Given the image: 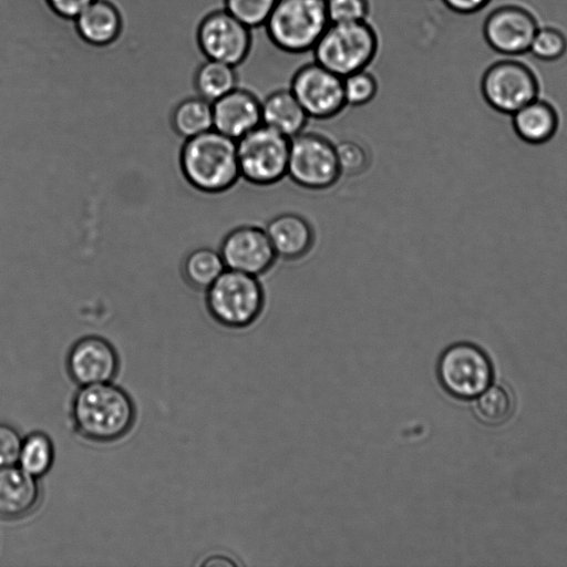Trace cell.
<instances>
[{
	"mask_svg": "<svg viewBox=\"0 0 567 567\" xmlns=\"http://www.w3.org/2000/svg\"><path fill=\"white\" fill-rule=\"evenodd\" d=\"M70 416L80 437L105 444L132 430L136 409L130 394L110 381L80 386L72 398Z\"/></svg>",
	"mask_w": 567,
	"mask_h": 567,
	"instance_id": "6da1fadb",
	"label": "cell"
},
{
	"mask_svg": "<svg viewBox=\"0 0 567 567\" xmlns=\"http://www.w3.org/2000/svg\"><path fill=\"white\" fill-rule=\"evenodd\" d=\"M178 163L185 181L206 195L224 194L240 179L236 141L214 128L185 140Z\"/></svg>",
	"mask_w": 567,
	"mask_h": 567,
	"instance_id": "7a4b0ae2",
	"label": "cell"
},
{
	"mask_svg": "<svg viewBox=\"0 0 567 567\" xmlns=\"http://www.w3.org/2000/svg\"><path fill=\"white\" fill-rule=\"evenodd\" d=\"M266 295L259 277L225 269L205 290L210 318L228 329H244L261 316Z\"/></svg>",
	"mask_w": 567,
	"mask_h": 567,
	"instance_id": "3957f363",
	"label": "cell"
},
{
	"mask_svg": "<svg viewBox=\"0 0 567 567\" xmlns=\"http://www.w3.org/2000/svg\"><path fill=\"white\" fill-rule=\"evenodd\" d=\"M379 47L378 32L368 20L330 22L311 52L316 62L343 78L368 69Z\"/></svg>",
	"mask_w": 567,
	"mask_h": 567,
	"instance_id": "277c9868",
	"label": "cell"
},
{
	"mask_svg": "<svg viewBox=\"0 0 567 567\" xmlns=\"http://www.w3.org/2000/svg\"><path fill=\"white\" fill-rule=\"evenodd\" d=\"M329 24L326 0H278L264 28L278 50L300 54L312 51Z\"/></svg>",
	"mask_w": 567,
	"mask_h": 567,
	"instance_id": "5b68a950",
	"label": "cell"
},
{
	"mask_svg": "<svg viewBox=\"0 0 567 567\" xmlns=\"http://www.w3.org/2000/svg\"><path fill=\"white\" fill-rule=\"evenodd\" d=\"M240 178L260 187L287 176L290 138L260 124L236 141Z\"/></svg>",
	"mask_w": 567,
	"mask_h": 567,
	"instance_id": "8992f818",
	"label": "cell"
},
{
	"mask_svg": "<svg viewBox=\"0 0 567 567\" xmlns=\"http://www.w3.org/2000/svg\"><path fill=\"white\" fill-rule=\"evenodd\" d=\"M287 177L308 190H324L341 177L336 144L316 132H301L290 138Z\"/></svg>",
	"mask_w": 567,
	"mask_h": 567,
	"instance_id": "52a82bcc",
	"label": "cell"
},
{
	"mask_svg": "<svg viewBox=\"0 0 567 567\" xmlns=\"http://www.w3.org/2000/svg\"><path fill=\"white\" fill-rule=\"evenodd\" d=\"M436 374L440 384L450 395L472 400L492 384L493 367L480 347L457 342L440 355Z\"/></svg>",
	"mask_w": 567,
	"mask_h": 567,
	"instance_id": "ba28073f",
	"label": "cell"
},
{
	"mask_svg": "<svg viewBox=\"0 0 567 567\" xmlns=\"http://www.w3.org/2000/svg\"><path fill=\"white\" fill-rule=\"evenodd\" d=\"M481 91L486 103L496 112L512 115L538 97L539 84L534 72L524 63L502 60L484 72Z\"/></svg>",
	"mask_w": 567,
	"mask_h": 567,
	"instance_id": "9c48e42d",
	"label": "cell"
},
{
	"mask_svg": "<svg viewBox=\"0 0 567 567\" xmlns=\"http://www.w3.org/2000/svg\"><path fill=\"white\" fill-rule=\"evenodd\" d=\"M289 89L309 118L330 120L347 106L342 78L315 60L296 70Z\"/></svg>",
	"mask_w": 567,
	"mask_h": 567,
	"instance_id": "30bf717a",
	"label": "cell"
},
{
	"mask_svg": "<svg viewBox=\"0 0 567 567\" xmlns=\"http://www.w3.org/2000/svg\"><path fill=\"white\" fill-rule=\"evenodd\" d=\"M197 43L206 59L238 68L251 52L252 30L220 8L200 21Z\"/></svg>",
	"mask_w": 567,
	"mask_h": 567,
	"instance_id": "8fae6325",
	"label": "cell"
},
{
	"mask_svg": "<svg viewBox=\"0 0 567 567\" xmlns=\"http://www.w3.org/2000/svg\"><path fill=\"white\" fill-rule=\"evenodd\" d=\"M218 251L226 269L260 277L278 259L265 228L239 225L221 238Z\"/></svg>",
	"mask_w": 567,
	"mask_h": 567,
	"instance_id": "7c38bea8",
	"label": "cell"
},
{
	"mask_svg": "<svg viewBox=\"0 0 567 567\" xmlns=\"http://www.w3.org/2000/svg\"><path fill=\"white\" fill-rule=\"evenodd\" d=\"M66 372L79 386L113 381L120 369L114 346L105 338L89 334L79 338L69 349Z\"/></svg>",
	"mask_w": 567,
	"mask_h": 567,
	"instance_id": "4fadbf2b",
	"label": "cell"
},
{
	"mask_svg": "<svg viewBox=\"0 0 567 567\" xmlns=\"http://www.w3.org/2000/svg\"><path fill=\"white\" fill-rule=\"evenodd\" d=\"M538 28L535 17L525 8L502 6L487 16L483 33L494 51L506 55H519L528 52Z\"/></svg>",
	"mask_w": 567,
	"mask_h": 567,
	"instance_id": "5bb4252c",
	"label": "cell"
},
{
	"mask_svg": "<svg viewBox=\"0 0 567 567\" xmlns=\"http://www.w3.org/2000/svg\"><path fill=\"white\" fill-rule=\"evenodd\" d=\"M212 104L214 130L235 141L261 124V101L247 89L238 86Z\"/></svg>",
	"mask_w": 567,
	"mask_h": 567,
	"instance_id": "9a60e30c",
	"label": "cell"
},
{
	"mask_svg": "<svg viewBox=\"0 0 567 567\" xmlns=\"http://www.w3.org/2000/svg\"><path fill=\"white\" fill-rule=\"evenodd\" d=\"M40 501L39 478L18 465L0 467V518H23L38 507Z\"/></svg>",
	"mask_w": 567,
	"mask_h": 567,
	"instance_id": "2e32d148",
	"label": "cell"
},
{
	"mask_svg": "<svg viewBox=\"0 0 567 567\" xmlns=\"http://www.w3.org/2000/svg\"><path fill=\"white\" fill-rule=\"evenodd\" d=\"M277 258L295 261L307 256L315 245L311 224L297 213L286 212L272 217L265 227Z\"/></svg>",
	"mask_w": 567,
	"mask_h": 567,
	"instance_id": "e0dca14e",
	"label": "cell"
},
{
	"mask_svg": "<svg viewBox=\"0 0 567 567\" xmlns=\"http://www.w3.org/2000/svg\"><path fill=\"white\" fill-rule=\"evenodd\" d=\"M73 22L80 38L94 47L115 42L123 29L121 12L109 0H94Z\"/></svg>",
	"mask_w": 567,
	"mask_h": 567,
	"instance_id": "ac0fdd59",
	"label": "cell"
},
{
	"mask_svg": "<svg viewBox=\"0 0 567 567\" xmlns=\"http://www.w3.org/2000/svg\"><path fill=\"white\" fill-rule=\"evenodd\" d=\"M309 120L289 87L275 90L261 101V124L288 138L303 132Z\"/></svg>",
	"mask_w": 567,
	"mask_h": 567,
	"instance_id": "d6986e66",
	"label": "cell"
},
{
	"mask_svg": "<svg viewBox=\"0 0 567 567\" xmlns=\"http://www.w3.org/2000/svg\"><path fill=\"white\" fill-rule=\"evenodd\" d=\"M512 126L523 142L542 145L556 135L559 115L554 105L537 97L512 114Z\"/></svg>",
	"mask_w": 567,
	"mask_h": 567,
	"instance_id": "ffe728a7",
	"label": "cell"
},
{
	"mask_svg": "<svg viewBox=\"0 0 567 567\" xmlns=\"http://www.w3.org/2000/svg\"><path fill=\"white\" fill-rule=\"evenodd\" d=\"M171 127L183 141L214 128L213 104L199 95L181 100L169 116Z\"/></svg>",
	"mask_w": 567,
	"mask_h": 567,
	"instance_id": "44dd1931",
	"label": "cell"
},
{
	"mask_svg": "<svg viewBox=\"0 0 567 567\" xmlns=\"http://www.w3.org/2000/svg\"><path fill=\"white\" fill-rule=\"evenodd\" d=\"M225 269L218 248L206 245L190 249L181 264V272L186 284L203 293Z\"/></svg>",
	"mask_w": 567,
	"mask_h": 567,
	"instance_id": "7402d4cb",
	"label": "cell"
},
{
	"mask_svg": "<svg viewBox=\"0 0 567 567\" xmlns=\"http://www.w3.org/2000/svg\"><path fill=\"white\" fill-rule=\"evenodd\" d=\"M194 86L197 95L213 103L239 86L237 68L206 59L196 70Z\"/></svg>",
	"mask_w": 567,
	"mask_h": 567,
	"instance_id": "603a6c76",
	"label": "cell"
},
{
	"mask_svg": "<svg viewBox=\"0 0 567 567\" xmlns=\"http://www.w3.org/2000/svg\"><path fill=\"white\" fill-rule=\"evenodd\" d=\"M54 444L44 432L35 431L22 439L18 466L28 474L40 478L54 463Z\"/></svg>",
	"mask_w": 567,
	"mask_h": 567,
	"instance_id": "cb8c5ba5",
	"label": "cell"
},
{
	"mask_svg": "<svg viewBox=\"0 0 567 567\" xmlns=\"http://www.w3.org/2000/svg\"><path fill=\"white\" fill-rule=\"evenodd\" d=\"M475 401L474 411L478 420L488 425L505 423L513 412L511 393L502 385H489Z\"/></svg>",
	"mask_w": 567,
	"mask_h": 567,
	"instance_id": "d4e9b609",
	"label": "cell"
},
{
	"mask_svg": "<svg viewBox=\"0 0 567 567\" xmlns=\"http://www.w3.org/2000/svg\"><path fill=\"white\" fill-rule=\"evenodd\" d=\"M278 0H223V8L248 28L264 27Z\"/></svg>",
	"mask_w": 567,
	"mask_h": 567,
	"instance_id": "484cf974",
	"label": "cell"
},
{
	"mask_svg": "<svg viewBox=\"0 0 567 567\" xmlns=\"http://www.w3.org/2000/svg\"><path fill=\"white\" fill-rule=\"evenodd\" d=\"M342 83L347 106L360 107L369 104L379 90L377 78L367 69L343 76Z\"/></svg>",
	"mask_w": 567,
	"mask_h": 567,
	"instance_id": "4316f807",
	"label": "cell"
},
{
	"mask_svg": "<svg viewBox=\"0 0 567 567\" xmlns=\"http://www.w3.org/2000/svg\"><path fill=\"white\" fill-rule=\"evenodd\" d=\"M567 51V38L558 29L551 27L538 28L528 52L540 61L559 60Z\"/></svg>",
	"mask_w": 567,
	"mask_h": 567,
	"instance_id": "83f0119b",
	"label": "cell"
},
{
	"mask_svg": "<svg viewBox=\"0 0 567 567\" xmlns=\"http://www.w3.org/2000/svg\"><path fill=\"white\" fill-rule=\"evenodd\" d=\"M336 154L341 177L358 176L369 166L368 151L357 141L343 140L337 143Z\"/></svg>",
	"mask_w": 567,
	"mask_h": 567,
	"instance_id": "f1b7e54d",
	"label": "cell"
},
{
	"mask_svg": "<svg viewBox=\"0 0 567 567\" xmlns=\"http://www.w3.org/2000/svg\"><path fill=\"white\" fill-rule=\"evenodd\" d=\"M330 22L365 21L370 14V0H326Z\"/></svg>",
	"mask_w": 567,
	"mask_h": 567,
	"instance_id": "f546056e",
	"label": "cell"
},
{
	"mask_svg": "<svg viewBox=\"0 0 567 567\" xmlns=\"http://www.w3.org/2000/svg\"><path fill=\"white\" fill-rule=\"evenodd\" d=\"M22 439L14 426L0 422V467L18 464Z\"/></svg>",
	"mask_w": 567,
	"mask_h": 567,
	"instance_id": "4dcf8cb0",
	"label": "cell"
},
{
	"mask_svg": "<svg viewBox=\"0 0 567 567\" xmlns=\"http://www.w3.org/2000/svg\"><path fill=\"white\" fill-rule=\"evenodd\" d=\"M94 0H47L51 10L58 16L74 20Z\"/></svg>",
	"mask_w": 567,
	"mask_h": 567,
	"instance_id": "1f68e13d",
	"label": "cell"
},
{
	"mask_svg": "<svg viewBox=\"0 0 567 567\" xmlns=\"http://www.w3.org/2000/svg\"><path fill=\"white\" fill-rule=\"evenodd\" d=\"M452 11L461 14H471L483 9L491 0H442Z\"/></svg>",
	"mask_w": 567,
	"mask_h": 567,
	"instance_id": "d6a6232c",
	"label": "cell"
},
{
	"mask_svg": "<svg viewBox=\"0 0 567 567\" xmlns=\"http://www.w3.org/2000/svg\"><path fill=\"white\" fill-rule=\"evenodd\" d=\"M202 565H234V561L224 556H214L203 561Z\"/></svg>",
	"mask_w": 567,
	"mask_h": 567,
	"instance_id": "836d02e7",
	"label": "cell"
}]
</instances>
